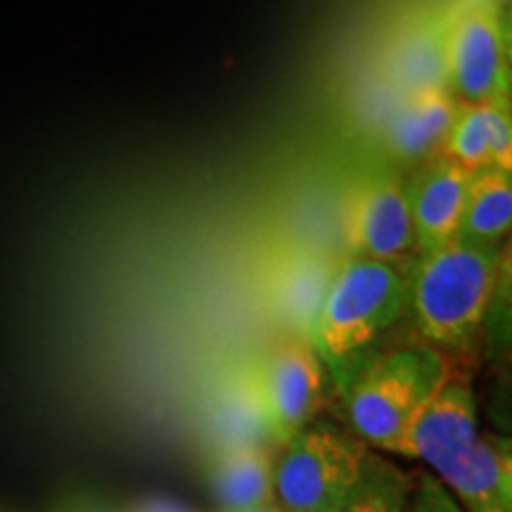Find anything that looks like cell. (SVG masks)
<instances>
[{
    "mask_svg": "<svg viewBox=\"0 0 512 512\" xmlns=\"http://www.w3.org/2000/svg\"><path fill=\"white\" fill-rule=\"evenodd\" d=\"M403 456L420 458L437 472L467 512L512 501L510 441L479 430L477 399L465 380H448L413 420Z\"/></svg>",
    "mask_w": 512,
    "mask_h": 512,
    "instance_id": "1",
    "label": "cell"
},
{
    "mask_svg": "<svg viewBox=\"0 0 512 512\" xmlns=\"http://www.w3.org/2000/svg\"><path fill=\"white\" fill-rule=\"evenodd\" d=\"M501 283L498 245L451 240L422 256L411 304L420 335L434 347L463 349L489 316Z\"/></svg>",
    "mask_w": 512,
    "mask_h": 512,
    "instance_id": "2",
    "label": "cell"
},
{
    "mask_svg": "<svg viewBox=\"0 0 512 512\" xmlns=\"http://www.w3.org/2000/svg\"><path fill=\"white\" fill-rule=\"evenodd\" d=\"M448 377L446 358L434 347H406L377 358L351 382L347 394L358 439L403 456L413 420Z\"/></svg>",
    "mask_w": 512,
    "mask_h": 512,
    "instance_id": "3",
    "label": "cell"
},
{
    "mask_svg": "<svg viewBox=\"0 0 512 512\" xmlns=\"http://www.w3.org/2000/svg\"><path fill=\"white\" fill-rule=\"evenodd\" d=\"M406 304V283L394 264L351 256L335 268L311 330L318 356L344 363L370 347Z\"/></svg>",
    "mask_w": 512,
    "mask_h": 512,
    "instance_id": "4",
    "label": "cell"
},
{
    "mask_svg": "<svg viewBox=\"0 0 512 512\" xmlns=\"http://www.w3.org/2000/svg\"><path fill=\"white\" fill-rule=\"evenodd\" d=\"M370 448L328 422L306 425L273 465L275 503L285 512L335 510L354 486Z\"/></svg>",
    "mask_w": 512,
    "mask_h": 512,
    "instance_id": "5",
    "label": "cell"
},
{
    "mask_svg": "<svg viewBox=\"0 0 512 512\" xmlns=\"http://www.w3.org/2000/svg\"><path fill=\"white\" fill-rule=\"evenodd\" d=\"M264 408L273 446L283 448L316 418L323 403V363L309 337L275 342L259 361L249 363Z\"/></svg>",
    "mask_w": 512,
    "mask_h": 512,
    "instance_id": "6",
    "label": "cell"
},
{
    "mask_svg": "<svg viewBox=\"0 0 512 512\" xmlns=\"http://www.w3.org/2000/svg\"><path fill=\"white\" fill-rule=\"evenodd\" d=\"M444 76L446 88L458 102L508 100V43L494 5L465 12L446 31Z\"/></svg>",
    "mask_w": 512,
    "mask_h": 512,
    "instance_id": "7",
    "label": "cell"
},
{
    "mask_svg": "<svg viewBox=\"0 0 512 512\" xmlns=\"http://www.w3.org/2000/svg\"><path fill=\"white\" fill-rule=\"evenodd\" d=\"M344 245L351 256L394 264L415 245L406 188L394 174H377L351 192L344 214Z\"/></svg>",
    "mask_w": 512,
    "mask_h": 512,
    "instance_id": "8",
    "label": "cell"
},
{
    "mask_svg": "<svg viewBox=\"0 0 512 512\" xmlns=\"http://www.w3.org/2000/svg\"><path fill=\"white\" fill-rule=\"evenodd\" d=\"M437 157L448 159L467 174L484 169L512 171L510 102H458V112L437 147Z\"/></svg>",
    "mask_w": 512,
    "mask_h": 512,
    "instance_id": "9",
    "label": "cell"
},
{
    "mask_svg": "<svg viewBox=\"0 0 512 512\" xmlns=\"http://www.w3.org/2000/svg\"><path fill=\"white\" fill-rule=\"evenodd\" d=\"M470 178L472 174L441 157H434L413 178L411 188L406 190V200L415 245L422 249V254L458 238Z\"/></svg>",
    "mask_w": 512,
    "mask_h": 512,
    "instance_id": "10",
    "label": "cell"
},
{
    "mask_svg": "<svg viewBox=\"0 0 512 512\" xmlns=\"http://www.w3.org/2000/svg\"><path fill=\"white\" fill-rule=\"evenodd\" d=\"M273 453L268 446H221L209 465V486L219 512H254L275 503Z\"/></svg>",
    "mask_w": 512,
    "mask_h": 512,
    "instance_id": "11",
    "label": "cell"
},
{
    "mask_svg": "<svg viewBox=\"0 0 512 512\" xmlns=\"http://www.w3.org/2000/svg\"><path fill=\"white\" fill-rule=\"evenodd\" d=\"M458 112V100L446 86L406 91L389 119V143L401 157L437 152Z\"/></svg>",
    "mask_w": 512,
    "mask_h": 512,
    "instance_id": "12",
    "label": "cell"
},
{
    "mask_svg": "<svg viewBox=\"0 0 512 512\" xmlns=\"http://www.w3.org/2000/svg\"><path fill=\"white\" fill-rule=\"evenodd\" d=\"M332 273L335 268L316 254L285 256L283 264L273 271L268 285L273 309L290 325L294 335L311 339L313 323L328 292Z\"/></svg>",
    "mask_w": 512,
    "mask_h": 512,
    "instance_id": "13",
    "label": "cell"
},
{
    "mask_svg": "<svg viewBox=\"0 0 512 512\" xmlns=\"http://www.w3.org/2000/svg\"><path fill=\"white\" fill-rule=\"evenodd\" d=\"M512 226L510 171L484 169L472 174L465 192L458 240L477 245H498Z\"/></svg>",
    "mask_w": 512,
    "mask_h": 512,
    "instance_id": "14",
    "label": "cell"
},
{
    "mask_svg": "<svg viewBox=\"0 0 512 512\" xmlns=\"http://www.w3.org/2000/svg\"><path fill=\"white\" fill-rule=\"evenodd\" d=\"M214 422L216 432H219V448L238 444L273 446L249 366L233 370L221 384L219 396H216Z\"/></svg>",
    "mask_w": 512,
    "mask_h": 512,
    "instance_id": "15",
    "label": "cell"
},
{
    "mask_svg": "<svg viewBox=\"0 0 512 512\" xmlns=\"http://www.w3.org/2000/svg\"><path fill=\"white\" fill-rule=\"evenodd\" d=\"M413 486V475L368 451L354 486L332 512H406Z\"/></svg>",
    "mask_w": 512,
    "mask_h": 512,
    "instance_id": "16",
    "label": "cell"
},
{
    "mask_svg": "<svg viewBox=\"0 0 512 512\" xmlns=\"http://www.w3.org/2000/svg\"><path fill=\"white\" fill-rule=\"evenodd\" d=\"M399 79L406 91L427 86H446L444 36L418 34L399 53Z\"/></svg>",
    "mask_w": 512,
    "mask_h": 512,
    "instance_id": "17",
    "label": "cell"
},
{
    "mask_svg": "<svg viewBox=\"0 0 512 512\" xmlns=\"http://www.w3.org/2000/svg\"><path fill=\"white\" fill-rule=\"evenodd\" d=\"M406 512H463V508L437 477L420 475Z\"/></svg>",
    "mask_w": 512,
    "mask_h": 512,
    "instance_id": "18",
    "label": "cell"
},
{
    "mask_svg": "<svg viewBox=\"0 0 512 512\" xmlns=\"http://www.w3.org/2000/svg\"><path fill=\"white\" fill-rule=\"evenodd\" d=\"M484 512H512V501L510 503H498V505H494V508H489Z\"/></svg>",
    "mask_w": 512,
    "mask_h": 512,
    "instance_id": "19",
    "label": "cell"
},
{
    "mask_svg": "<svg viewBox=\"0 0 512 512\" xmlns=\"http://www.w3.org/2000/svg\"><path fill=\"white\" fill-rule=\"evenodd\" d=\"M254 512H285V510L280 508L278 503H271V505H264V508H259V510H254Z\"/></svg>",
    "mask_w": 512,
    "mask_h": 512,
    "instance_id": "20",
    "label": "cell"
},
{
    "mask_svg": "<svg viewBox=\"0 0 512 512\" xmlns=\"http://www.w3.org/2000/svg\"><path fill=\"white\" fill-rule=\"evenodd\" d=\"M323 512H330V510H323Z\"/></svg>",
    "mask_w": 512,
    "mask_h": 512,
    "instance_id": "21",
    "label": "cell"
}]
</instances>
